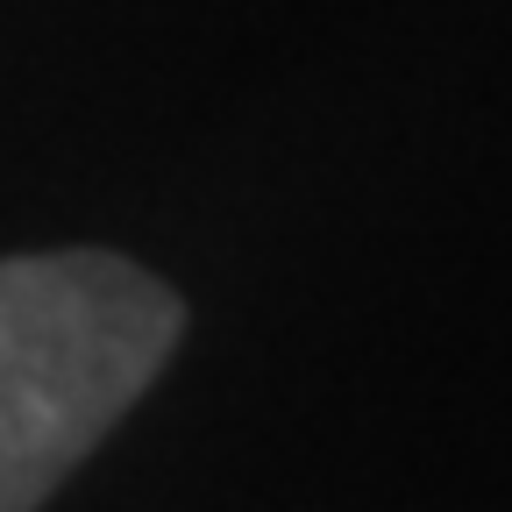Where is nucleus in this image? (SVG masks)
Returning a JSON list of instances; mask_svg holds the SVG:
<instances>
[{"label":"nucleus","instance_id":"1","mask_svg":"<svg viewBox=\"0 0 512 512\" xmlns=\"http://www.w3.org/2000/svg\"><path fill=\"white\" fill-rule=\"evenodd\" d=\"M185 299L107 249L0 256V512H36L150 392Z\"/></svg>","mask_w":512,"mask_h":512}]
</instances>
